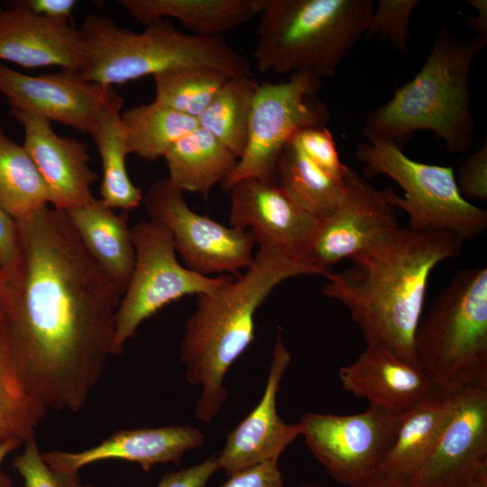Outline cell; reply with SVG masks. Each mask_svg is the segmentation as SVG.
<instances>
[{
  "instance_id": "cell-1",
  "label": "cell",
  "mask_w": 487,
  "mask_h": 487,
  "mask_svg": "<svg viewBox=\"0 0 487 487\" xmlns=\"http://www.w3.org/2000/svg\"><path fill=\"white\" fill-rule=\"evenodd\" d=\"M19 253L2 273L0 332L25 391L78 412L113 355L124 290L50 205L16 220Z\"/></svg>"
},
{
  "instance_id": "cell-2",
  "label": "cell",
  "mask_w": 487,
  "mask_h": 487,
  "mask_svg": "<svg viewBox=\"0 0 487 487\" xmlns=\"http://www.w3.org/2000/svg\"><path fill=\"white\" fill-rule=\"evenodd\" d=\"M464 241L447 231H390L354 255L348 267L329 271L322 294L343 304L367 345L383 346L414 364V337L431 273L456 258Z\"/></svg>"
},
{
  "instance_id": "cell-3",
  "label": "cell",
  "mask_w": 487,
  "mask_h": 487,
  "mask_svg": "<svg viewBox=\"0 0 487 487\" xmlns=\"http://www.w3.org/2000/svg\"><path fill=\"white\" fill-rule=\"evenodd\" d=\"M258 246L244 273L198 296L196 308L185 323L180 360L187 381L201 387L195 412L204 423L211 422L225 405L228 395L225 377L252 344L256 311L268 296L289 279L330 271L276 247Z\"/></svg>"
},
{
  "instance_id": "cell-4",
  "label": "cell",
  "mask_w": 487,
  "mask_h": 487,
  "mask_svg": "<svg viewBox=\"0 0 487 487\" xmlns=\"http://www.w3.org/2000/svg\"><path fill=\"white\" fill-rule=\"evenodd\" d=\"M486 42L487 37L481 35L462 39L447 24L442 25L419 72L368 115L366 137L381 138L402 148L417 131L427 130L448 151H469L473 134L469 71Z\"/></svg>"
},
{
  "instance_id": "cell-5",
  "label": "cell",
  "mask_w": 487,
  "mask_h": 487,
  "mask_svg": "<svg viewBox=\"0 0 487 487\" xmlns=\"http://www.w3.org/2000/svg\"><path fill=\"white\" fill-rule=\"evenodd\" d=\"M83 62L78 75L104 86L123 85L183 66H209L231 77L253 76L249 60L222 37H204L160 20L141 32L103 14L87 15L78 28Z\"/></svg>"
},
{
  "instance_id": "cell-6",
  "label": "cell",
  "mask_w": 487,
  "mask_h": 487,
  "mask_svg": "<svg viewBox=\"0 0 487 487\" xmlns=\"http://www.w3.org/2000/svg\"><path fill=\"white\" fill-rule=\"evenodd\" d=\"M372 0H263L253 59L262 73L333 78L364 35Z\"/></svg>"
},
{
  "instance_id": "cell-7",
  "label": "cell",
  "mask_w": 487,
  "mask_h": 487,
  "mask_svg": "<svg viewBox=\"0 0 487 487\" xmlns=\"http://www.w3.org/2000/svg\"><path fill=\"white\" fill-rule=\"evenodd\" d=\"M414 362L434 389L487 382V268L458 270L420 320Z\"/></svg>"
},
{
  "instance_id": "cell-8",
  "label": "cell",
  "mask_w": 487,
  "mask_h": 487,
  "mask_svg": "<svg viewBox=\"0 0 487 487\" xmlns=\"http://www.w3.org/2000/svg\"><path fill=\"white\" fill-rule=\"evenodd\" d=\"M356 148L366 176L386 175L404 191V198L388 188L389 200L405 211L407 226L416 231H447L463 241L482 234L487 211L460 193L452 167L427 164L409 158L402 148L381 138L367 137Z\"/></svg>"
},
{
  "instance_id": "cell-9",
  "label": "cell",
  "mask_w": 487,
  "mask_h": 487,
  "mask_svg": "<svg viewBox=\"0 0 487 487\" xmlns=\"http://www.w3.org/2000/svg\"><path fill=\"white\" fill-rule=\"evenodd\" d=\"M131 234L135 261L115 316L113 355L121 354L140 325L166 305L211 293L232 279L229 274L205 276L180 264L170 232L153 220L136 223Z\"/></svg>"
},
{
  "instance_id": "cell-10",
  "label": "cell",
  "mask_w": 487,
  "mask_h": 487,
  "mask_svg": "<svg viewBox=\"0 0 487 487\" xmlns=\"http://www.w3.org/2000/svg\"><path fill=\"white\" fill-rule=\"evenodd\" d=\"M321 80L311 74H290L283 82L259 84L249 123L245 150L230 176L222 183L228 190L237 181L255 179L276 182L280 152L300 129L326 126L328 108L315 97Z\"/></svg>"
},
{
  "instance_id": "cell-11",
  "label": "cell",
  "mask_w": 487,
  "mask_h": 487,
  "mask_svg": "<svg viewBox=\"0 0 487 487\" xmlns=\"http://www.w3.org/2000/svg\"><path fill=\"white\" fill-rule=\"evenodd\" d=\"M183 193L168 177H162L151 184L142 202L149 219L170 232L184 266L205 276L235 275L245 270L254 257L253 233L195 212Z\"/></svg>"
},
{
  "instance_id": "cell-12",
  "label": "cell",
  "mask_w": 487,
  "mask_h": 487,
  "mask_svg": "<svg viewBox=\"0 0 487 487\" xmlns=\"http://www.w3.org/2000/svg\"><path fill=\"white\" fill-rule=\"evenodd\" d=\"M400 414L369 405L352 415L308 412L299 425L308 449L330 476L354 487L377 472Z\"/></svg>"
},
{
  "instance_id": "cell-13",
  "label": "cell",
  "mask_w": 487,
  "mask_h": 487,
  "mask_svg": "<svg viewBox=\"0 0 487 487\" xmlns=\"http://www.w3.org/2000/svg\"><path fill=\"white\" fill-rule=\"evenodd\" d=\"M0 94L10 108L57 122L91 136L114 87L83 79L78 73L27 75L0 62Z\"/></svg>"
},
{
  "instance_id": "cell-14",
  "label": "cell",
  "mask_w": 487,
  "mask_h": 487,
  "mask_svg": "<svg viewBox=\"0 0 487 487\" xmlns=\"http://www.w3.org/2000/svg\"><path fill=\"white\" fill-rule=\"evenodd\" d=\"M343 184L342 199L330 216L321 219L308 253L311 262L329 270L399 226L388 188H375L352 169Z\"/></svg>"
},
{
  "instance_id": "cell-15",
  "label": "cell",
  "mask_w": 487,
  "mask_h": 487,
  "mask_svg": "<svg viewBox=\"0 0 487 487\" xmlns=\"http://www.w3.org/2000/svg\"><path fill=\"white\" fill-rule=\"evenodd\" d=\"M487 465V382L456 393L453 410L409 487H468Z\"/></svg>"
},
{
  "instance_id": "cell-16",
  "label": "cell",
  "mask_w": 487,
  "mask_h": 487,
  "mask_svg": "<svg viewBox=\"0 0 487 487\" xmlns=\"http://www.w3.org/2000/svg\"><path fill=\"white\" fill-rule=\"evenodd\" d=\"M231 226L253 233L255 244L308 259L321 219L296 204L276 184L245 179L229 188Z\"/></svg>"
},
{
  "instance_id": "cell-17",
  "label": "cell",
  "mask_w": 487,
  "mask_h": 487,
  "mask_svg": "<svg viewBox=\"0 0 487 487\" xmlns=\"http://www.w3.org/2000/svg\"><path fill=\"white\" fill-rule=\"evenodd\" d=\"M23 130V147L46 186L51 207L66 211L94 200L98 176L89 168L87 143L57 134L42 117L10 108Z\"/></svg>"
},
{
  "instance_id": "cell-18",
  "label": "cell",
  "mask_w": 487,
  "mask_h": 487,
  "mask_svg": "<svg viewBox=\"0 0 487 487\" xmlns=\"http://www.w3.org/2000/svg\"><path fill=\"white\" fill-rule=\"evenodd\" d=\"M290 360L280 333L260 401L227 434L224 448L216 455L219 469L228 475L267 461H278L285 449L300 436L299 423H286L277 411V395Z\"/></svg>"
},
{
  "instance_id": "cell-19",
  "label": "cell",
  "mask_w": 487,
  "mask_h": 487,
  "mask_svg": "<svg viewBox=\"0 0 487 487\" xmlns=\"http://www.w3.org/2000/svg\"><path fill=\"white\" fill-rule=\"evenodd\" d=\"M204 442L198 429L171 425L120 430L79 452L53 450L41 455L51 469L64 473H78L88 464L110 459L136 463L150 472L158 464H179L187 452L201 447Z\"/></svg>"
},
{
  "instance_id": "cell-20",
  "label": "cell",
  "mask_w": 487,
  "mask_h": 487,
  "mask_svg": "<svg viewBox=\"0 0 487 487\" xmlns=\"http://www.w3.org/2000/svg\"><path fill=\"white\" fill-rule=\"evenodd\" d=\"M25 69L60 67L78 73L83 44L78 29L30 12L17 0L0 6V62Z\"/></svg>"
},
{
  "instance_id": "cell-21",
  "label": "cell",
  "mask_w": 487,
  "mask_h": 487,
  "mask_svg": "<svg viewBox=\"0 0 487 487\" xmlns=\"http://www.w3.org/2000/svg\"><path fill=\"white\" fill-rule=\"evenodd\" d=\"M343 389L376 406L402 413L433 387L420 370L389 349L367 345L352 363L338 372Z\"/></svg>"
},
{
  "instance_id": "cell-22",
  "label": "cell",
  "mask_w": 487,
  "mask_h": 487,
  "mask_svg": "<svg viewBox=\"0 0 487 487\" xmlns=\"http://www.w3.org/2000/svg\"><path fill=\"white\" fill-rule=\"evenodd\" d=\"M456 393L433 388L402 412L393 442L376 473L393 483L409 487L430 455L453 410Z\"/></svg>"
},
{
  "instance_id": "cell-23",
  "label": "cell",
  "mask_w": 487,
  "mask_h": 487,
  "mask_svg": "<svg viewBox=\"0 0 487 487\" xmlns=\"http://www.w3.org/2000/svg\"><path fill=\"white\" fill-rule=\"evenodd\" d=\"M118 4L144 27L173 18L192 34L221 37L258 16L263 0H120Z\"/></svg>"
},
{
  "instance_id": "cell-24",
  "label": "cell",
  "mask_w": 487,
  "mask_h": 487,
  "mask_svg": "<svg viewBox=\"0 0 487 487\" xmlns=\"http://www.w3.org/2000/svg\"><path fill=\"white\" fill-rule=\"evenodd\" d=\"M64 212L87 252L124 292L135 261L128 213L116 214L97 198Z\"/></svg>"
},
{
  "instance_id": "cell-25",
  "label": "cell",
  "mask_w": 487,
  "mask_h": 487,
  "mask_svg": "<svg viewBox=\"0 0 487 487\" xmlns=\"http://www.w3.org/2000/svg\"><path fill=\"white\" fill-rule=\"evenodd\" d=\"M168 178L182 192L207 197L234 171L238 159L209 133L198 125L179 139L163 157Z\"/></svg>"
},
{
  "instance_id": "cell-26",
  "label": "cell",
  "mask_w": 487,
  "mask_h": 487,
  "mask_svg": "<svg viewBox=\"0 0 487 487\" xmlns=\"http://www.w3.org/2000/svg\"><path fill=\"white\" fill-rule=\"evenodd\" d=\"M123 99L117 94L105 107L91 136L99 153L102 180L99 198L106 207L128 213L143 199L142 190L130 179L126 158L130 154L122 123Z\"/></svg>"
},
{
  "instance_id": "cell-27",
  "label": "cell",
  "mask_w": 487,
  "mask_h": 487,
  "mask_svg": "<svg viewBox=\"0 0 487 487\" xmlns=\"http://www.w3.org/2000/svg\"><path fill=\"white\" fill-rule=\"evenodd\" d=\"M343 179L323 170L289 142L277 161L275 184L301 208L319 219L330 216L339 205L344 193Z\"/></svg>"
},
{
  "instance_id": "cell-28",
  "label": "cell",
  "mask_w": 487,
  "mask_h": 487,
  "mask_svg": "<svg viewBox=\"0 0 487 487\" xmlns=\"http://www.w3.org/2000/svg\"><path fill=\"white\" fill-rule=\"evenodd\" d=\"M259 84L253 76L229 78L197 118L198 125L237 159L247 144L250 116Z\"/></svg>"
},
{
  "instance_id": "cell-29",
  "label": "cell",
  "mask_w": 487,
  "mask_h": 487,
  "mask_svg": "<svg viewBox=\"0 0 487 487\" xmlns=\"http://www.w3.org/2000/svg\"><path fill=\"white\" fill-rule=\"evenodd\" d=\"M129 153L146 161L164 157L183 136L198 127L196 118L155 101L132 106L121 113Z\"/></svg>"
},
{
  "instance_id": "cell-30",
  "label": "cell",
  "mask_w": 487,
  "mask_h": 487,
  "mask_svg": "<svg viewBox=\"0 0 487 487\" xmlns=\"http://www.w3.org/2000/svg\"><path fill=\"white\" fill-rule=\"evenodd\" d=\"M48 205V191L35 164L0 123V207L17 220Z\"/></svg>"
},
{
  "instance_id": "cell-31",
  "label": "cell",
  "mask_w": 487,
  "mask_h": 487,
  "mask_svg": "<svg viewBox=\"0 0 487 487\" xmlns=\"http://www.w3.org/2000/svg\"><path fill=\"white\" fill-rule=\"evenodd\" d=\"M152 78L155 85L153 101L197 119L233 77L214 67L183 66Z\"/></svg>"
},
{
  "instance_id": "cell-32",
  "label": "cell",
  "mask_w": 487,
  "mask_h": 487,
  "mask_svg": "<svg viewBox=\"0 0 487 487\" xmlns=\"http://www.w3.org/2000/svg\"><path fill=\"white\" fill-rule=\"evenodd\" d=\"M46 410L21 383L0 332V446L19 447L35 437Z\"/></svg>"
},
{
  "instance_id": "cell-33",
  "label": "cell",
  "mask_w": 487,
  "mask_h": 487,
  "mask_svg": "<svg viewBox=\"0 0 487 487\" xmlns=\"http://www.w3.org/2000/svg\"><path fill=\"white\" fill-rule=\"evenodd\" d=\"M418 4V0H379L363 36H376L379 40L386 41L405 55L408 51L410 16Z\"/></svg>"
},
{
  "instance_id": "cell-34",
  "label": "cell",
  "mask_w": 487,
  "mask_h": 487,
  "mask_svg": "<svg viewBox=\"0 0 487 487\" xmlns=\"http://www.w3.org/2000/svg\"><path fill=\"white\" fill-rule=\"evenodd\" d=\"M13 467L23 480L24 487H96L83 483L78 473H64L51 469L43 460L35 437L23 444L14 457Z\"/></svg>"
},
{
  "instance_id": "cell-35",
  "label": "cell",
  "mask_w": 487,
  "mask_h": 487,
  "mask_svg": "<svg viewBox=\"0 0 487 487\" xmlns=\"http://www.w3.org/2000/svg\"><path fill=\"white\" fill-rule=\"evenodd\" d=\"M289 142L316 165L337 179H343L350 170L341 161L333 135L326 126L300 129Z\"/></svg>"
},
{
  "instance_id": "cell-36",
  "label": "cell",
  "mask_w": 487,
  "mask_h": 487,
  "mask_svg": "<svg viewBox=\"0 0 487 487\" xmlns=\"http://www.w3.org/2000/svg\"><path fill=\"white\" fill-rule=\"evenodd\" d=\"M456 184L464 198L487 199V142L470 154L458 170Z\"/></svg>"
},
{
  "instance_id": "cell-37",
  "label": "cell",
  "mask_w": 487,
  "mask_h": 487,
  "mask_svg": "<svg viewBox=\"0 0 487 487\" xmlns=\"http://www.w3.org/2000/svg\"><path fill=\"white\" fill-rule=\"evenodd\" d=\"M219 487H284L278 461L271 460L229 475Z\"/></svg>"
},
{
  "instance_id": "cell-38",
  "label": "cell",
  "mask_w": 487,
  "mask_h": 487,
  "mask_svg": "<svg viewBox=\"0 0 487 487\" xmlns=\"http://www.w3.org/2000/svg\"><path fill=\"white\" fill-rule=\"evenodd\" d=\"M217 470L216 454H213L198 464L164 474L156 487H206Z\"/></svg>"
},
{
  "instance_id": "cell-39",
  "label": "cell",
  "mask_w": 487,
  "mask_h": 487,
  "mask_svg": "<svg viewBox=\"0 0 487 487\" xmlns=\"http://www.w3.org/2000/svg\"><path fill=\"white\" fill-rule=\"evenodd\" d=\"M18 253L17 222L0 207V268L3 274L14 268Z\"/></svg>"
},
{
  "instance_id": "cell-40",
  "label": "cell",
  "mask_w": 487,
  "mask_h": 487,
  "mask_svg": "<svg viewBox=\"0 0 487 487\" xmlns=\"http://www.w3.org/2000/svg\"><path fill=\"white\" fill-rule=\"evenodd\" d=\"M32 14L60 23L72 24L75 0H17Z\"/></svg>"
},
{
  "instance_id": "cell-41",
  "label": "cell",
  "mask_w": 487,
  "mask_h": 487,
  "mask_svg": "<svg viewBox=\"0 0 487 487\" xmlns=\"http://www.w3.org/2000/svg\"><path fill=\"white\" fill-rule=\"evenodd\" d=\"M478 11L476 16H467V24L476 35L487 37V1L486 0H467L465 1Z\"/></svg>"
},
{
  "instance_id": "cell-42",
  "label": "cell",
  "mask_w": 487,
  "mask_h": 487,
  "mask_svg": "<svg viewBox=\"0 0 487 487\" xmlns=\"http://www.w3.org/2000/svg\"><path fill=\"white\" fill-rule=\"evenodd\" d=\"M354 487H409L404 485H400L393 483L387 479L381 476L379 473H375L371 477L363 481L362 482L356 484Z\"/></svg>"
},
{
  "instance_id": "cell-43",
  "label": "cell",
  "mask_w": 487,
  "mask_h": 487,
  "mask_svg": "<svg viewBox=\"0 0 487 487\" xmlns=\"http://www.w3.org/2000/svg\"><path fill=\"white\" fill-rule=\"evenodd\" d=\"M469 487H487V465L481 467L472 476L468 483Z\"/></svg>"
},
{
  "instance_id": "cell-44",
  "label": "cell",
  "mask_w": 487,
  "mask_h": 487,
  "mask_svg": "<svg viewBox=\"0 0 487 487\" xmlns=\"http://www.w3.org/2000/svg\"><path fill=\"white\" fill-rule=\"evenodd\" d=\"M18 447L13 444H5L0 446V464L5 460V458L14 450Z\"/></svg>"
},
{
  "instance_id": "cell-45",
  "label": "cell",
  "mask_w": 487,
  "mask_h": 487,
  "mask_svg": "<svg viewBox=\"0 0 487 487\" xmlns=\"http://www.w3.org/2000/svg\"><path fill=\"white\" fill-rule=\"evenodd\" d=\"M0 487H15L8 474L0 470Z\"/></svg>"
},
{
  "instance_id": "cell-46",
  "label": "cell",
  "mask_w": 487,
  "mask_h": 487,
  "mask_svg": "<svg viewBox=\"0 0 487 487\" xmlns=\"http://www.w3.org/2000/svg\"><path fill=\"white\" fill-rule=\"evenodd\" d=\"M2 295H3V286H2V272L0 268V309H1V303H2Z\"/></svg>"
},
{
  "instance_id": "cell-47",
  "label": "cell",
  "mask_w": 487,
  "mask_h": 487,
  "mask_svg": "<svg viewBox=\"0 0 487 487\" xmlns=\"http://www.w3.org/2000/svg\"><path fill=\"white\" fill-rule=\"evenodd\" d=\"M299 487H322L320 485H317V484H312V483H306V484H302Z\"/></svg>"
},
{
  "instance_id": "cell-48",
  "label": "cell",
  "mask_w": 487,
  "mask_h": 487,
  "mask_svg": "<svg viewBox=\"0 0 487 487\" xmlns=\"http://www.w3.org/2000/svg\"><path fill=\"white\" fill-rule=\"evenodd\" d=\"M469 487V486H468Z\"/></svg>"
}]
</instances>
